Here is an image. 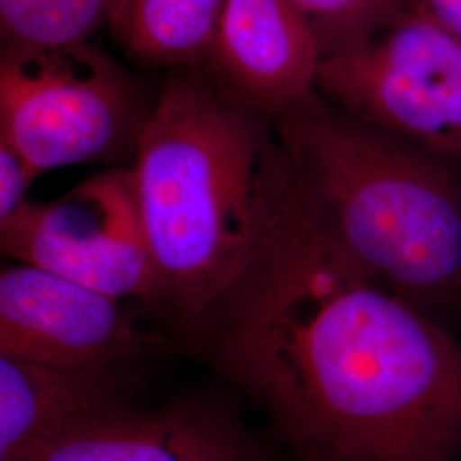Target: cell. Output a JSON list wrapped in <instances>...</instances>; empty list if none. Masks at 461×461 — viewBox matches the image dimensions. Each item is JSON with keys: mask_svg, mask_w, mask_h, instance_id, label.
I'll return each mask as SVG.
<instances>
[{"mask_svg": "<svg viewBox=\"0 0 461 461\" xmlns=\"http://www.w3.org/2000/svg\"><path fill=\"white\" fill-rule=\"evenodd\" d=\"M293 461H458L461 340L303 212L176 335Z\"/></svg>", "mask_w": 461, "mask_h": 461, "instance_id": "cell-1", "label": "cell"}, {"mask_svg": "<svg viewBox=\"0 0 461 461\" xmlns=\"http://www.w3.org/2000/svg\"><path fill=\"white\" fill-rule=\"evenodd\" d=\"M131 169L173 337L301 212L272 120L195 72L167 81Z\"/></svg>", "mask_w": 461, "mask_h": 461, "instance_id": "cell-2", "label": "cell"}, {"mask_svg": "<svg viewBox=\"0 0 461 461\" xmlns=\"http://www.w3.org/2000/svg\"><path fill=\"white\" fill-rule=\"evenodd\" d=\"M310 228L366 279L434 314L461 277V158L313 91L272 118Z\"/></svg>", "mask_w": 461, "mask_h": 461, "instance_id": "cell-3", "label": "cell"}, {"mask_svg": "<svg viewBox=\"0 0 461 461\" xmlns=\"http://www.w3.org/2000/svg\"><path fill=\"white\" fill-rule=\"evenodd\" d=\"M150 110L127 72L91 43L2 53L0 142L36 178L129 152L135 158Z\"/></svg>", "mask_w": 461, "mask_h": 461, "instance_id": "cell-4", "label": "cell"}, {"mask_svg": "<svg viewBox=\"0 0 461 461\" xmlns=\"http://www.w3.org/2000/svg\"><path fill=\"white\" fill-rule=\"evenodd\" d=\"M0 248L103 294L144 303L163 318V287L131 167L110 169L53 202H28L0 224Z\"/></svg>", "mask_w": 461, "mask_h": 461, "instance_id": "cell-5", "label": "cell"}, {"mask_svg": "<svg viewBox=\"0 0 461 461\" xmlns=\"http://www.w3.org/2000/svg\"><path fill=\"white\" fill-rule=\"evenodd\" d=\"M316 91L352 115L461 158V41L411 11L323 60Z\"/></svg>", "mask_w": 461, "mask_h": 461, "instance_id": "cell-6", "label": "cell"}, {"mask_svg": "<svg viewBox=\"0 0 461 461\" xmlns=\"http://www.w3.org/2000/svg\"><path fill=\"white\" fill-rule=\"evenodd\" d=\"M176 344L122 299L28 264L0 272V356L57 367L149 363Z\"/></svg>", "mask_w": 461, "mask_h": 461, "instance_id": "cell-7", "label": "cell"}, {"mask_svg": "<svg viewBox=\"0 0 461 461\" xmlns=\"http://www.w3.org/2000/svg\"><path fill=\"white\" fill-rule=\"evenodd\" d=\"M236 393L203 390L70 429L23 461H293L249 426Z\"/></svg>", "mask_w": 461, "mask_h": 461, "instance_id": "cell-8", "label": "cell"}, {"mask_svg": "<svg viewBox=\"0 0 461 461\" xmlns=\"http://www.w3.org/2000/svg\"><path fill=\"white\" fill-rule=\"evenodd\" d=\"M321 49L287 0H226L207 76L274 118L316 91Z\"/></svg>", "mask_w": 461, "mask_h": 461, "instance_id": "cell-9", "label": "cell"}, {"mask_svg": "<svg viewBox=\"0 0 461 461\" xmlns=\"http://www.w3.org/2000/svg\"><path fill=\"white\" fill-rule=\"evenodd\" d=\"M148 363L57 367L0 356V461L26 460L70 429L137 405Z\"/></svg>", "mask_w": 461, "mask_h": 461, "instance_id": "cell-10", "label": "cell"}, {"mask_svg": "<svg viewBox=\"0 0 461 461\" xmlns=\"http://www.w3.org/2000/svg\"><path fill=\"white\" fill-rule=\"evenodd\" d=\"M226 0H118L108 28L135 62L205 67Z\"/></svg>", "mask_w": 461, "mask_h": 461, "instance_id": "cell-11", "label": "cell"}, {"mask_svg": "<svg viewBox=\"0 0 461 461\" xmlns=\"http://www.w3.org/2000/svg\"><path fill=\"white\" fill-rule=\"evenodd\" d=\"M118 0H0L4 51L91 43Z\"/></svg>", "mask_w": 461, "mask_h": 461, "instance_id": "cell-12", "label": "cell"}, {"mask_svg": "<svg viewBox=\"0 0 461 461\" xmlns=\"http://www.w3.org/2000/svg\"><path fill=\"white\" fill-rule=\"evenodd\" d=\"M321 49L323 60L356 49L411 11V0H287Z\"/></svg>", "mask_w": 461, "mask_h": 461, "instance_id": "cell-13", "label": "cell"}, {"mask_svg": "<svg viewBox=\"0 0 461 461\" xmlns=\"http://www.w3.org/2000/svg\"><path fill=\"white\" fill-rule=\"evenodd\" d=\"M34 173L14 149L0 142V224L19 214L28 200Z\"/></svg>", "mask_w": 461, "mask_h": 461, "instance_id": "cell-14", "label": "cell"}, {"mask_svg": "<svg viewBox=\"0 0 461 461\" xmlns=\"http://www.w3.org/2000/svg\"><path fill=\"white\" fill-rule=\"evenodd\" d=\"M411 7L461 41V0H411Z\"/></svg>", "mask_w": 461, "mask_h": 461, "instance_id": "cell-15", "label": "cell"}, {"mask_svg": "<svg viewBox=\"0 0 461 461\" xmlns=\"http://www.w3.org/2000/svg\"><path fill=\"white\" fill-rule=\"evenodd\" d=\"M455 310L461 314V277L458 282V289H456V297H455Z\"/></svg>", "mask_w": 461, "mask_h": 461, "instance_id": "cell-16", "label": "cell"}, {"mask_svg": "<svg viewBox=\"0 0 461 461\" xmlns=\"http://www.w3.org/2000/svg\"><path fill=\"white\" fill-rule=\"evenodd\" d=\"M458 461H461V455H460V458H458Z\"/></svg>", "mask_w": 461, "mask_h": 461, "instance_id": "cell-17", "label": "cell"}]
</instances>
